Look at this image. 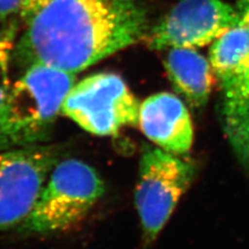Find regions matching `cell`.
Masks as SVG:
<instances>
[{
    "mask_svg": "<svg viewBox=\"0 0 249 249\" xmlns=\"http://www.w3.org/2000/svg\"><path fill=\"white\" fill-rule=\"evenodd\" d=\"M138 124L143 134L160 149L176 155L188 152L193 124L183 101L170 92L146 98L139 108Z\"/></svg>",
    "mask_w": 249,
    "mask_h": 249,
    "instance_id": "9",
    "label": "cell"
},
{
    "mask_svg": "<svg viewBox=\"0 0 249 249\" xmlns=\"http://www.w3.org/2000/svg\"><path fill=\"white\" fill-rule=\"evenodd\" d=\"M239 24L236 6L222 0H182L153 29L147 45L154 50L197 48Z\"/></svg>",
    "mask_w": 249,
    "mask_h": 249,
    "instance_id": "8",
    "label": "cell"
},
{
    "mask_svg": "<svg viewBox=\"0 0 249 249\" xmlns=\"http://www.w3.org/2000/svg\"><path fill=\"white\" fill-rule=\"evenodd\" d=\"M16 42L17 26L15 21L0 26V110L13 84L11 81V69Z\"/></svg>",
    "mask_w": 249,
    "mask_h": 249,
    "instance_id": "11",
    "label": "cell"
},
{
    "mask_svg": "<svg viewBox=\"0 0 249 249\" xmlns=\"http://www.w3.org/2000/svg\"><path fill=\"white\" fill-rule=\"evenodd\" d=\"M25 23L13 64L72 74L136 44L146 31L137 0H51Z\"/></svg>",
    "mask_w": 249,
    "mask_h": 249,
    "instance_id": "1",
    "label": "cell"
},
{
    "mask_svg": "<svg viewBox=\"0 0 249 249\" xmlns=\"http://www.w3.org/2000/svg\"><path fill=\"white\" fill-rule=\"evenodd\" d=\"M105 193L97 170L78 159L59 160L19 231L50 236L69 231L87 216Z\"/></svg>",
    "mask_w": 249,
    "mask_h": 249,
    "instance_id": "3",
    "label": "cell"
},
{
    "mask_svg": "<svg viewBox=\"0 0 249 249\" xmlns=\"http://www.w3.org/2000/svg\"><path fill=\"white\" fill-rule=\"evenodd\" d=\"M59 157L46 143L0 150V231L25 222Z\"/></svg>",
    "mask_w": 249,
    "mask_h": 249,
    "instance_id": "7",
    "label": "cell"
},
{
    "mask_svg": "<svg viewBox=\"0 0 249 249\" xmlns=\"http://www.w3.org/2000/svg\"><path fill=\"white\" fill-rule=\"evenodd\" d=\"M236 9L240 17V23L249 27V0H238Z\"/></svg>",
    "mask_w": 249,
    "mask_h": 249,
    "instance_id": "14",
    "label": "cell"
},
{
    "mask_svg": "<svg viewBox=\"0 0 249 249\" xmlns=\"http://www.w3.org/2000/svg\"><path fill=\"white\" fill-rule=\"evenodd\" d=\"M196 176V166L189 160L158 147L143 151L135 206L147 242L157 238Z\"/></svg>",
    "mask_w": 249,
    "mask_h": 249,
    "instance_id": "5",
    "label": "cell"
},
{
    "mask_svg": "<svg viewBox=\"0 0 249 249\" xmlns=\"http://www.w3.org/2000/svg\"><path fill=\"white\" fill-rule=\"evenodd\" d=\"M165 70L176 91L191 106H204L214 85L211 62L190 48L169 49L165 57Z\"/></svg>",
    "mask_w": 249,
    "mask_h": 249,
    "instance_id": "10",
    "label": "cell"
},
{
    "mask_svg": "<svg viewBox=\"0 0 249 249\" xmlns=\"http://www.w3.org/2000/svg\"><path fill=\"white\" fill-rule=\"evenodd\" d=\"M140 105L127 83L114 73H97L75 83L61 113L90 134L108 136L138 124Z\"/></svg>",
    "mask_w": 249,
    "mask_h": 249,
    "instance_id": "6",
    "label": "cell"
},
{
    "mask_svg": "<svg viewBox=\"0 0 249 249\" xmlns=\"http://www.w3.org/2000/svg\"><path fill=\"white\" fill-rule=\"evenodd\" d=\"M50 1L51 0H24L20 13V18L24 22H27Z\"/></svg>",
    "mask_w": 249,
    "mask_h": 249,
    "instance_id": "13",
    "label": "cell"
},
{
    "mask_svg": "<svg viewBox=\"0 0 249 249\" xmlns=\"http://www.w3.org/2000/svg\"><path fill=\"white\" fill-rule=\"evenodd\" d=\"M24 0H0V26L13 22L15 16L19 15L22 10Z\"/></svg>",
    "mask_w": 249,
    "mask_h": 249,
    "instance_id": "12",
    "label": "cell"
},
{
    "mask_svg": "<svg viewBox=\"0 0 249 249\" xmlns=\"http://www.w3.org/2000/svg\"><path fill=\"white\" fill-rule=\"evenodd\" d=\"M75 80V74L45 65L25 69L0 110V150L47 142Z\"/></svg>",
    "mask_w": 249,
    "mask_h": 249,
    "instance_id": "2",
    "label": "cell"
},
{
    "mask_svg": "<svg viewBox=\"0 0 249 249\" xmlns=\"http://www.w3.org/2000/svg\"><path fill=\"white\" fill-rule=\"evenodd\" d=\"M210 62L221 89L225 136L240 165L249 171V27L240 23L216 40Z\"/></svg>",
    "mask_w": 249,
    "mask_h": 249,
    "instance_id": "4",
    "label": "cell"
}]
</instances>
